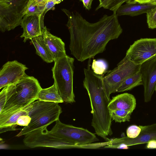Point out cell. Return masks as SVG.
<instances>
[{
  "mask_svg": "<svg viewBox=\"0 0 156 156\" xmlns=\"http://www.w3.org/2000/svg\"><path fill=\"white\" fill-rule=\"evenodd\" d=\"M141 130V128L140 126L131 125L129 126L126 129L127 136L132 138H135L139 136Z\"/></svg>",
  "mask_w": 156,
  "mask_h": 156,
  "instance_id": "obj_27",
  "label": "cell"
},
{
  "mask_svg": "<svg viewBox=\"0 0 156 156\" xmlns=\"http://www.w3.org/2000/svg\"><path fill=\"white\" fill-rule=\"evenodd\" d=\"M151 0H135L136 2L140 3H145L149 2Z\"/></svg>",
  "mask_w": 156,
  "mask_h": 156,
  "instance_id": "obj_34",
  "label": "cell"
},
{
  "mask_svg": "<svg viewBox=\"0 0 156 156\" xmlns=\"http://www.w3.org/2000/svg\"><path fill=\"white\" fill-rule=\"evenodd\" d=\"M56 4H58L61 2L63 0H53Z\"/></svg>",
  "mask_w": 156,
  "mask_h": 156,
  "instance_id": "obj_35",
  "label": "cell"
},
{
  "mask_svg": "<svg viewBox=\"0 0 156 156\" xmlns=\"http://www.w3.org/2000/svg\"><path fill=\"white\" fill-rule=\"evenodd\" d=\"M56 5L53 0H48L45 5V7L43 16L44 17L46 13L49 10H54L55 5Z\"/></svg>",
  "mask_w": 156,
  "mask_h": 156,
  "instance_id": "obj_30",
  "label": "cell"
},
{
  "mask_svg": "<svg viewBox=\"0 0 156 156\" xmlns=\"http://www.w3.org/2000/svg\"><path fill=\"white\" fill-rule=\"evenodd\" d=\"M155 91H156V87L155 89Z\"/></svg>",
  "mask_w": 156,
  "mask_h": 156,
  "instance_id": "obj_39",
  "label": "cell"
},
{
  "mask_svg": "<svg viewBox=\"0 0 156 156\" xmlns=\"http://www.w3.org/2000/svg\"><path fill=\"white\" fill-rule=\"evenodd\" d=\"M31 118L28 115H23L20 116L18 119L16 124L17 125L25 126H28L30 123Z\"/></svg>",
  "mask_w": 156,
  "mask_h": 156,
  "instance_id": "obj_28",
  "label": "cell"
},
{
  "mask_svg": "<svg viewBox=\"0 0 156 156\" xmlns=\"http://www.w3.org/2000/svg\"><path fill=\"white\" fill-rule=\"evenodd\" d=\"M41 89L37 79L26 74L15 83L7 86L5 104L0 112V125L13 114L37 100Z\"/></svg>",
  "mask_w": 156,
  "mask_h": 156,
  "instance_id": "obj_3",
  "label": "cell"
},
{
  "mask_svg": "<svg viewBox=\"0 0 156 156\" xmlns=\"http://www.w3.org/2000/svg\"><path fill=\"white\" fill-rule=\"evenodd\" d=\"M29 0H0V30L2 32L20 25Z\"/></svg>",
  "mask_w": 156,
  "mask_h": 156,
  "instance_id": "obj_8",
  "label": "cell"
},
{
  "mask_svg": "<svg viewBox=\"0 0 156 156\" xmlns=\"http://www.w3.org/2000/svg\"><path fill=\"white\" fill-rule=\"evenodd\" d=\"M45 7V5L37 3L34 1L28 2L25 11L24 15H43Z\"/></svg>",
  "mask_w": 156,
  "mask_h": 156,
  "instance_id": "obj_24",
  "label": "cell"
},
{
  "mask_svg": "<svg viewBox=\"0 0 156 156\" xmlns=\"http://www.w3.org/2000/svg\"><path fill=\"white\" fill-rule=\"evenodd\" d=\"M93 0H80L83 3L84 7L86 9L89 10L91 9L92 1Z\"/></svg>",
  "mask_w": 156,
  "mask_h": 156,
  "instance_id": "obj_31",
  "label": "cell"
},
{
  "mask_svg": "<svg viewBox=\"0 0 156 156\" xmlns=\"http://www.w3.org/2000/svg\"><path fill=\"white\" fill-rule=\"evenodd\" d=\"M143 84L141 74L139 72L127 79L118 89L116 92H122L130 90Z\"/></svg>",
  "mask_w": 156,
  "mask_h": 156,
  "instance_id": "obj_21",
  "label": "cell"
},
{
  "mask_svg": "<svg viewBox=\"0 0 156 156\" xmlns=\"http://www.w3.org/2000/svg\"><path fill=\"white\" fill-rule=\"evenodd\" d=\"M149 2L154 4H156V0H151Z\"/></svg>",
  "mask_w": 156,
  "mask_h": 156,
  "instance_id": "obj_36",
  "label": "cell"
},
{
  "mask_svg": "<svg viewBox=\"0 0 156 156\" xmlns=\"http://www.w3.org/2000/svg\"><path fill=\"white\" fill-rule=\"evenodd\" d=\"M33 102L13 114L5 122L0 125V133L19 129L16 128L17 126L16 124L17 120L21 115L29 114L32 106Z\"/></svg>",
  "mask_w": 156,
  "mask_h": 156,
  "instance_id": "obj_18",
  "label": "cell"
},
{
  "mask_svg": "<svg viewBox=\"0 0 156 156\" xmlns=\"http://www.w3.org/2000/svg\"><path fill=\"white\" fill-rule=\"evenodd\" d=\"M47 126L40 128L25 135L24 144L30 148L49 147L57 149L82 148L60 138L48 131Z\"/></svg>",
  "mask_w": 156,
  "mask_h": 156,
  "instance_id": "obj_9",
  "label": "cell"
},
{
  "mask_svg": "<svg viewBox=\"0 0 156 156\" xmlns=\"http://www.w3.org/2000/svg\"><path fill=\"white\" fill-rule=\"evenodd\" d=\"M92 70L95 73L101 75L105 72L107 68V65L103 61H96L94 59L91 66Z\"/></svg>",
  "mask_w": 156,
  "mask_h": 156,
  "instance_id": "obj_25",
  "label": "cell"
},
{
  "mask_svg": "<svg viewBox=\"0 0 156 156\" xmlns=\"http://www.w3.org/2000/svg\"><path fill=\"white\" fill-rule=\"evenodd\" d=\"M7 86L4 87L0 93V112L4 108L6 99Z\"/></svg>",
  "mask_w": 156,
  "mask_h": 156,
  "instance_id": "obj_29",
  "label": "cell"
},
{
  "mask_svg": "<svg viewBox=\"0 0 156 156\" xmlns=\"http://www.w3.org/2000/svg\"><path fill=\"white\" fill-rule=\"evenodd\" d=\"M36 50V53L44 62L51 63L54 61L52 56L44 40L43 34L30 39Z\"/></svg>",
  "mask_w": 156,
  "mask_h": 156,
  "instance_id": "obj_19",
  "label": "cell"
},
{
  "mask_svg": "<svg viewBox=\"0 0 156 156\" xmlns=\"http://www.w3.org/2000/svg\"><path fill=\"white\" fill-rule=\"evenodd\" d=\"M134 2H136L135 0H105L101 4H99L96 10L103 7L112 11L114 13H116L118 9L124 3H127Z\"/></svg>",
  "mask_w": 156,
  "mask_h": 156,
  "instance_id": "obj_22",
  "label": "cell"
},
{
  "mask_svg": "<svg viewBox=\"0 0 156 156\" xmlns=\"http://www.w3.org/2000/svg\"><path fill=\"white\" fill-rule=\"evenodd\" d=\"M62 10L68 19L66 25L70 33L71 54L79 61L103 52L108 42L117 39L122 32L116 13L105 15L98 22L90 23L76 11Z\"/></svg>",
  "mask_w": 156,
  "mask_h": 156,
  "instance_id": "obj_1",
  "label": "cell"
},
{
  "mask_svg": "<svg viewBox=\"0 0 156 156\" xmlns=\"http://www.w3.org/2000/svg\"><path fill=\"white\" fill-rule=\"evenodd\" d=\"M50 131L63 139L74 145L85 146L87 149H95L99 147V140L94 133L87 129L62 122L59 119Z\"/></svg>",
  "mask_w": 156,
  "mask_h": 156,
  "instance_id": "obj_6",
  "label": "cell"
},
{
  "mask_svg": "<svg viewBox=\"0 0 156 156\" xmlns=\"http://www.w3.org/2000/svg\"><path fill=\"white\" fill-rule=\"evenodd\" d=\"M74 59L67 55L54 62L52 77L58 93L64 102H75L73 90Z\"/></svg>",
  "mask_w": 156,
  "mask_h": 156,
  "instance_id": "obj_5",
  "label": "cell"
},
{
  "mask_svg": "<svg viewBox=\"0 0 156 156\" xmlns=\"http://www.w3.org/2000/svg\"><path fill=\"white\" fill-rule=\"evenodd\" d=\"M44 20L42 14H25L24 16L20 25L23 32L20 37L24 38V43L28 39L30 40L43 34V30L45 27Z\"/></svg>",
  "mask_w": 156,
  "mask_h": 156,
  "instance_id": "obj_14",
  "label": "cell"
},
{
  "mask_svg": "<svg viewBox=\"0 0 156 156\" xmlns=\"http://www.w3.org/2000/svg\"><path fill=\"white\" fill-rule=\"evenodd\" d=\"M156 57V38H142L135 41L127 51L125 58L141 65Z\"/></svg>",
  "mask_w": 156,
  "mask_h": 156,
  "instance_id": "obj_10",
  "label": "cell"
},
{
  "mask_svg": "<svg viewBox=\"0 0 156 156\" xmlns=\"http://www.w3.org/2000/svg\"><path fill=\"white\" fill-rule=\"evenodd\" d=\"M146 148L148 149H156V140H152L147 144Z\"/></svg>",
  "mask_w": 156,
  "mask_h": 156,
  "instance_id": "obj_32",
  "label": "cell"
},
{
  "mask_svg": "<svg viewBox=\"0 0 156 156\" xmlns=\"http://www.w3.org/2000/svg\"><path fill=\"white\" fill-rule=\"evenodd\" d=\"M99 2V4H101L105 0H98Z\"/></svg>",
  "mask_w": 156,
  "mask_h": 156,
  "instance_id": "obj_37",
  "label": "cell"
},
{
  "mask_svg": "<svg viewBox=\"0 0 156 156\" xmlns=\"http://www.w3.org/2000/svg\"><path fill=\"white\" fill-rule=\"evenodd\" d=\"M83 86L90 101L93 114L91 126L97 135L108 141L107 136L111 135L112 119L108 106L111 100L105 93L102 75L94 73L90 68L84 69Z\"/></svg>",
  "mask_w": 156,
  "mask_h": 156,
  "instance_id": "obj_2",
  "label": "cell"
},
{
  "mask_svg": "<svg viewBox=\"0 0 156 156\" xmlns=\"http://www.w3.org/2000/svg\"><path fill=\"white\" fill-rule=\"evenodd\" d=\"M48 1V0H34L32 1H34L36 3H39L43 5H45Z\"/></svg>",
  "mask_w": 156,
  "mask_h": 156,
  "instance_id": "obj_33",
  "label": "cell"
},
{
  "mask_svg": "<svg viewBox=\"0 0 156 156\" xmlns=\"http://www.w3.org/2000/svg\"><path fill=\"white\" fill-rule=\"evenodd\" d=\"M43 35L54 62L66 55L64 43L60 38L51 34L46 26L43 29Z\"/></svg>",
  "mask_w": 156,
  "mask_h": 156,
  "instance_id": "obj_15",
  "label": "cell"
},
{
  "mask_svg": "<svg viewBox=\"0 0 156 156\" xmlns=\"http://www.w3.org/2000/svg\"><path fill=\"white\" fill-rule=\"evenodd\" d=\"M148 27L151 29L156 28V7L146 13Z\"/></svg>",
  "mask_w": 156,
  "mask_h": 156,
  "instance_id": "obj_26",
  "label": "cell"
},
{
  "mask_svg": "<svg viewBox=\"0 0 156 156\" xmlns=\"http://www.w3.org/2000/svg\"><path fill=\"white\" fill-rule=\"evenodd\" d=\"M156 7V4L150 2L140 3L134 2L121 5L117 9L118 16L127 15L133 17L150 12Z\"/></svg>",
  "mask_w": 156,
  "mask_h": 156,
  "instance_id": "obj_16",
  "label": "cell"
},
{
  "mask_svg": "<svg viewBox=\"0 0 156 156\" xmlns=\"http://www.w3.org/2000/svg\"><path fill=\"white\" fill-rule=\"evenodd\" d=\"M140 72L141 74L144 87V100L150 101L156 87V57L141 65Z\"/></svg>",
  "mask_w": 156,
  "mask_h": 156,
  "instance_id": "obj_12",
  "label": "cell"
},
{
  "mask_svg": "<svg viewBox=\"0 0 156 156\" xmlns=\"http://www.w3.org/2000/svg\"><path fill=\"white\" fill-rule=\"evenodd\" d=\"M109 112L112 119L118 122L129 121L132 113L127 111L119 109Z\"/></svg>",
  "mask_w": 156,
  "mask_h": 156,
  "instance_id": "obj_23",
  "label": "cell"
},
{
  "mask_svg": "<svg viewBox=\"0 0 156 156\" xmlns=\"http://www.w3.org/2000/svg\"><path fill=\"white\" fill-rule=\"evenodd\" d=\"M136 106L135 97L131 94L124 93L113 97L109 103L108 108L109 112L119 109L132 113Z\"/></svg>",
  "mask_w": 156,
  "mask_h": 156,
  "instance_id": "obj_17",
  "label": "cell"
},
{
  "mask_svg": "<svg viewBox=\"0 0 156 156\" xmlns=\"http://www.w3.org/2000/svg\"><path fill=\"white\" fill-rule=\"evenodd\" d=\"M141 65L135 64L125 57L117 67L108 71L103 77L105 91L108 98L128 78L140 72Z\"/></svg>",
  "mask_w": 156,
  "mask_h": 156,
  "instance_id": "obj_7",
  "label": "cell"
},
{
  "mask_svg": "<svg viewBox=\"0 0 156 156\" xmlns=\"http://www.w3.org/2000/svg\"><path fill=\"white\" fill-rule=\"evenodd\" d=\"M34 0H29V2H30Z\"/></svg>",
  "mask_w": 156,
  "mask_h": 156,
  "instance_id": "obj_38",
  "label": "cell"
},
{
  "mask_svg": "<svg viewBox=\"0 0 156 156\" xmlns=\"http://www.w3.org/2000/svg\"><path fill=\"white\" fill-rule=\"evenodd\" d=\"M62 112L58 103L39 100L34 101L28 114L31 118L30 123L21 129L16 136L25 135L40 128L47 127L59 119Z\"/></svg>",
  "mask_w": 156,
  "mask_h": 156,
  "instance_id": "obj_4",
  "label": "cell"
},
{
  "mask_svg": "<svg viewBox=\"0 0 156 156\" xmlns=\"http://www.w3.org/2000/svg\"><path fill=\"white\" fill-rule=\"evenodd\" d=\"M37 100L58 103L64 102L54 83L50 87L45 89L42 88L40 90L38 94Z\"/></svg>",
  "mask_w": 156,
  "mask_h": 156,
  "instance_id": "obj_20",
  "label": "cell"
},
{
  "mask_svg": "<svg viewBox=\"0 0 156 156\" xmlns=\"http://www.w3.org/2000/svg\"><path fill=\"white\" fill-rule=\"evenodd\" d=\"M28 69L25 65L16 60L6 62L0 71V89L17 81Z\"/></svg>",
  "mask_w": 156,
  "mask_h": 156,
  "instance_id": "obj_13",
  "label": "cell"
},
{
  "mask_svg": "<svg viewBox=\"0 0 156 156\" xmlns=\"http://www.w3.org/2000/svg\"><path fill=\"white\" fill-rule=\"evenodd\" d=\"M141 132L136 137L132 138L124 136L110 140L105 148L127 149L128 147L147 144L150 141L156 140V123L146 126H140Z\"/></svg>",
  "mask_w": 156,
  "mask_h": 156,
  "instance_id": "obj_11",
  "label": "cell"
}]
</instances>
